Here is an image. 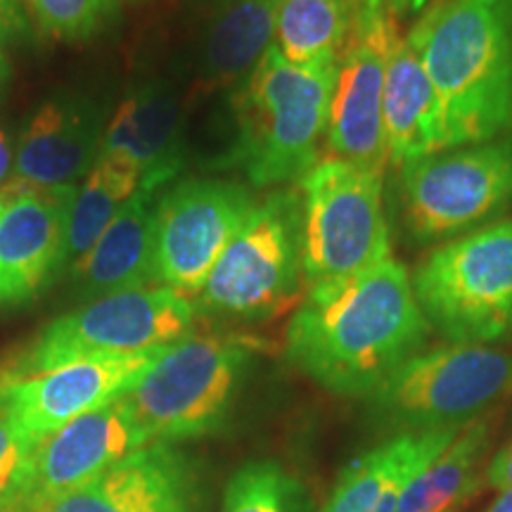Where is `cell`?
I'll return each mask as SVG.
<instances>
[{"label": "cell", "mask_w": 512, "mask_h": 512, "mask_svg": "<svg viewBox=\"0 0 512 512\" xmlns=\"http://www.w3.org/2000/svg\"><path fill=\"white\" fill-rule=\"evenodd\" d=\"M430 323L411 275L387 259L335 285L309 287L285 335L294 368L339 396H368L420 354Z\"/></svg>", "instance_id": "obj_1"}, {"label": "cell", "mask_w": 512, "mask_h": 512, "mask_svg": "<svg viewBox=\"0 0 512 512\" xmlns=\"http://www.w3.org/2000/svg\"><path fill=\"white\" fill-rule=\"evenodd\" d=\"M406 41L437 91L446 150L512 136V0H444Z\"/></svg>", "instance_id": "obj_2"}, {"label": "cell", "mask_w": 512, "mask_h": 512, "mask_svg": "<svg viewBox=\"0 0 512 512\" xmlns=\"http://www.w3.org/2000/svg\"><path fill=\"white\" fill-rule=\"evenodd\" d=\"M337 64L294 67L271 46L230 95L233 140L223 166H238L254 188L302 181L328 136Z\"/></svg>", "instance_id": "obj_3"}, {"label": "cell", "mask_w": 512, "mask_h": 512, "mask_svg": "<svg viewBox=\"0 0 512 512\" xmlns=\"http://www.w3.org/2000/svg\"><path fill=\"white\" fill-rule=\"evenodd\" d=\"M249 361L238 337L188 335L164 347L124 401L152 444L209 437L226 427Z\"/></svg>", "instance_id": "obj_4"}, {"label": "cell", "mask_w": 512, "mask_h": 512, "mask_svg": "<svg viewBox=\"0 0 512 512\" xmlns=\"http://www.w3.org/2000/svg\"><path fill=\"white\" fill-rule=\"evenodd\" d=\"M304 285L302 197L287 188L256 204L192 302L197 313L259 323L283 313Z\"/></svg>", "instance_id": "obj_5"}, {"label": "cell", "mask_w": 512, "mask_h": 512, "mask_svg": "<svg viewBox=\"0 0 512 512\" xmlns=\"http://www.w3.org/2000/svg\"><path fill=\"white\" fill-rule=\"evenodd\" d=\"M430 328L451 344H486L512 335V221L441 242L411 275Z\"/></svg>", "instance_id": "obj_6"}, {"label": "cell", "mask_w": 512, "mask_h": 512, "mask_svg": "<svg viewBox=\"0 0 512 512\" xmlns=\"http://www.w3.org/2000/svg\"><path fill=\"white\" fill-rule=\"evenodd\" d=\"M195 302L169 287L107 294L48 323L27 349L10 363L5 382L24 380L74 361L140 354L169 347L192 335Z\"/></svg>", "instance_id": "obj_7"}, {"label": "cell", "mask_w": 512, "mask_h": 512, "mask_svg": "<svg viewBox=\"0 0 512 512\" xmlns=\"http://www.w3.org/2000/svg\"><path fill=\"white\" fill-rule=\"evenodd\" d=\"M382 176L325 157L299 181L306 285L344 283L392 259Z\"/></svg>", "instance_id": "obj_8"}, {"label": "cell", "mask_w": 512, "mask_h": 512, "mask_svg": "<svg viewBox=\"0 0 512 512\" xmlns=\"http://www.w3.org/2000/svg\"><path fill=\"white\" fill-rule=\"evenodd\" d=\"M512 394V354L484 344H446L415 354L373 394L370 415L403 432L465 427Z\"/></svg>", "instance_id": "obj_9"}, {"label": "cell", "mask_w": 512, "mask_h": 512, "mask_svg": "<svg viewBox=\"0 0 512 512\" xmlns=\"http://www.w3.org/2000/svg\"><path fill=\"white\" fill-rule=\"evenodd\" d=\"M399 171L403 228L415 245L456 240L512 204V136L453 147Z\"/></svg>", "instance_id": "obj_10"}, {"label": "cell", "mask_w": 512, "mask_h": 512, "mask_svg": "<svg viewBox=\"0 0 512 512\" xmlns=\"http://www.w3.org/2000/svg\"><path fill=\"white\" fill-rule=\"evenodd\" d=\"M256 204L247 185L221 178L171 185L155 211V285L197 297Z\"/></svg>", "instance_id": "obj_11"}, {"label": "cell", "mask_w": 512, "mask_h": 512, "mask_svg": "<svg viewBox=\"0 0 512 512\" xmlns=\"http://www.w3.org/2000/svg\"><path fill=\"white\" fill-rule=\"evenodd\" d=\"M399 38V22L377 0H356L349 36L337 60L330 102V157L377 174H384V166L389 164L382 98L389 55Z\"/></svg>", "instance_id": "obj_12"}, {"label": "cell", "mask_w": 512, "mask_h": 512, "mask_svg": "<svg viewBox=\"0 0 512 512\" xmlns=\"http://www.w3.org/2000/svg\"><path fill=\"white\" fill-rule=\"evenodd\" d=\"M76 185L10 181L0 190V311L36 302L67 271V228Z\"/></svg>", "instance_id": "obj_13"}, {"label": "cell", "mask_w": 512, "mask_h": 512, "mask_svg": "<svg viewBox=\"0 0 512 512\" xmlns=\"http://www.w3.org/2000/svg\"><path fill=\"white\" fill-rule=\"evenodd\" d=\"M162 351L164 347L128 356L88 358L24 380H10L0 389V403L17 430L41 444L72 420L121 399Z\"/></svg>", "instance_id": "obj_14"}, {"label": "cell", "mask_w": 512, "mask_h": 512, "mask_svg": "<svg viewBox=\"0 0 512 512\" xmlns=\"http://www.w3.org/2000/svg\"><path fill=\"white\" fill-rule=\"evenodd\" d=\"M152 444L124 396L81 415L36 446L27 512H46L133 451Z\"/></svg>", "instance_id": "obj_15"}, {"label": "cell", "mask_w": 512, "mask_h": 512, "mask_svg": "<svg viewBox=\"0 0 512 512\" xmlns=\"http://www.w3.org/2000/svg\"><path fill=\"white\" fill-rule=\"evenodd\" d=\"M46 512H202V484L188 453L178 444L155 441Z\"/></svg>", "instance_id": "obj_16"}, {"label": "cell", "mask_w": 512, "mask_h": 512, "mask_svg": "<svg viewBox=\"0 0 512 512\" xmlns=\"http://www.w3.org/2000/svg\"><path fill=\"white\" fill-rule=\"evenodd\" d=\"M102 136V114L88 95H53L24 121L12 181L41 188L79 185L98 159Z\"/></svg>", "instance_id": "obj_17"}, {"label": "cell", "mask_w": 512, "mask_h": 512, "mask_svg": "<svg viewBox=\"0 0 512 512\" xmlns=\"http://www.w3.org/2000/svg\"><path fill=\"white\" fill-rule=\"evenodd\" d=\"M98 155H119L136 164L140 188L157 192L176 181L188 145L183 105L171 83L155 79L133 88L105 126Z\"/></svg>", "instance_id": "obj_18"}, {"label": "cell", "mask_w": 512, "mask_h": 512, "mask_svg": "<svg viewBox=\"0 0 512 512\" xmlns=\"http://www.w3.org/2000/svg\"><path fill=\"white\" fill-rule=\"evenodd\" d=\"M155 197V190L138 188L91 252L69 268L74 302L155 285Z\"/></svg>", "instance_id": "obj_19"}, {"label": "cell", "mask_w": 512, "mask_h": 512, "mask_svg": "<svg viewBox=\"0 0 512 512\" xmlns=\"http://www.w3.org/2000/svg\"><path fill=\"white\" fill-rule=\"evenodd\" d=\"M460 427L403 432L356 458L320 512H396L401 494L456 439Z\"/></svg>", "instance_id": "obj_20"}, {"label": "cell", "mask_w": 512, "mask_h": 512, "mask_svg": "<svg viewBox=\"0 0 512 512\" xmlns=\"http://www.w3.org/2000/svg\"><path fill=\"white\" fill-rule=\"evenodd\" d=\"M382 124L387 159L396 169L446 152L437 91L406 36L396 41L389 55Z\"/></svg>", "instance_id": "obj_21"}, {"label": "cell", "mask_w": 512, "mask_h": 512, "mask_svg": "<svg viewBox=\"0 0 512 512\" xmlns=\"http://www.w3.org/2000/svg\"><path fill=\"white\" fill-rule=\"evenodd\" d=\"M273 29L275 0H214L197 53L204 91H238L273 46Z\"/></svg>", "instance_id": "obj_22"}, {"label": "cell", "mask_w": 512, "mask_h": 512, "mask_svg": "<svg viewBox=\"0 0 512 512\" xmlns=\"http://www.w3.org/2000/svg\"><path fill=\"white\" fill-rule=\"evenodd\" d=\"M486 448V422H467L446 451L406 486L396 512H456L477 494Z\"/></svg>", "instance_id": "obj_23"}, {"label": "cell", "mask_w": 512, "mask_h": 512, "mask_svg": "<svg viewBox=\"0 0 512 512\" xmlns=\"http://www.w3.org/2000/svg\"><path fill=\"white\" fill-rule=\"evenodd\" d=\"M356 0H275L273 46L294 67L337 64Z\"/></svg>", "instance_id": "obj_24"}, {"label": "cell", "mask_w": 512, "mask_h": 512, "mask_svg": "<svg viewBox=\"0 0 512 512\" xmlns=\"http://www.w3.org/2000/svg\"><path fill=\"white\" fill-rule=\"evenodd\" d=\"M140 188L136 164L119 155H98L86 178L76 185L67 228V271L91 252L121 207Z\"/></svg>", "instance_id": "obj_25"}, {"label": "cell", "mask_w": 512, "mask_h": 512, "mask_svg": "<svg viewBox=\"0 0 512 512\" xmlns=\"http://www.w3.org/2000/svg\"><path fill=\"white\" fill-rule=\"evenodd\" d=\"M221 512H309V496L280 463L252 460L230 477Z\"/></svg>", "instance_id": "obj_26"}, {"label": "cell", "mask_w": 512, "mask_h": 512, "mask_svg": "<svg viewBox=\"0 0 512 512\" xmlns=\"http://www.w3.org/2000/svg\"><path fill=\"white\" fill-rule=\"evenodd\" d=\"M27 19L55 41H86L107 27L119 0H19Z\"/></svg>", "instance_id": "obj_27"}, {"label": "cell", "mask_w": 512, "mask_h": 512, "mask_svg": "<svg viewBox=\"0 0 512 512\" xmlns=\"http://www.w3.org/2000/svg\"><path fill=\"white\" fill-rule=\"evenodd\" d=\"M36 446L17 430L0 403V512H27Z\"/></svg>", "instance_id": "obj_28"}, {"label": "cell", "mask_w": 512, "mask_h": 512, "mask_svg": "<svg viewBox=\"0 0 512 512\" xmlns=\"http://www.w3.org/2000/svg\"><path fill=\"white\" fill-rule=\"evenodd\" d=\"M29 31V19L19 0H0V43H10Z\"/></svg>", "instance_id": "obj_29"}, {"label": "cell", "mask_w": 512, "mask_h": 512, "mask_svg": "<svg viewBox=\"0 0 512 512\" xmlns=\"http://www.w3.org/2000/svg\"><path fill=\"white\" fill-rule=\"evenodd\" d=\"M377 3L389 12L396 22H401V19H413V17L420 19L432 8H437L439 3H444V0H377Z\"/></svg>", "instance_id": "obj_30"}, {"label": "cell", "mask_w": 512, "mask_h": 512, "mask_svg": "<svg viewBox=\"0 0 512 512\" xmlns=\"http://www.w3.org/2000/svg\"><path fill=\"white\" fill-rule=\"evenodd\" d=\"M486 482L503 491L512 489V444L501 448L489 467H486Z\"/></svg>", "instance_id": "obj_31"}, {"label": "cell", "mask_w": 512, "mask_h": 512, "mask_svg": "<svg viewBox=\"0 0 512 512\" xmlns=\"http://www.w3.org/2000/svg\"><path fill=\"white\" fill-rule=\"evenodd\" d=\"M12 171H15V147H12L8 133L0 128V190L12 181Z\"/></svg>", "instance_id": "obj_32"}, {"label": "cell", "mask_w": 512, "mask_h": 512, "mask_svg": "<svg viewBox=\"0 0 512 512\" xmlns=\"http://www.w3.org/2000/svg\"><path fill=\"white\" fill-rule=\"evenodd\" d=\"M486 512H512V489H505L501 498H498V501Z\"/></svg>", "instance_id": "obj_33"}, {"label": "cell", "mask_w": 512, "mask_h": 512, "mask_svg": "<svg viewBox=\"0 0 512 512\" xmlns=\"http://www.w3.org/2000/svg\"><path fill=\"white\" fill-rule=\"evenodd\" d=\"M10 72H12V69H10V60H8V55H5L3 43H0V91H3L5 83H8Z\"/></svg>", "instance_id": "obj_34"}, {"label": "cell", "mask_w": 512, "mask_h": 512, "mask_svg": "<svg viewBox=\"0 0 512 512\" xmlns=\"http://www.w3.org/2000/svg\"><path fill=\"white\" fill-rule=\"evenodd\" d=\"M3 384H5V373L0 370V389H3Z\"/></svg>", "instance_id": "obj_35"}]
</instances>
